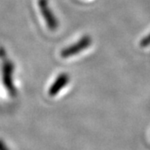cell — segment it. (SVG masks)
<instances>
[{"mask_svg": "<svg viewBox=\"0 0 150 150\" xmlns=\"http://www.w3.org/2000/svg\"><path fill=\"white\" fill-rule=\"evenodd\" d=\"M91 44V37L89 35H84L75 43L64 48L61 51V56L64 59L69 58L71 56H74V55H76V54L83 52L86 48H89Z\"/></svg>", "mask_w": 150, "mask_h": 150, "instance_id": "cell-1", "label": "cell"}, {"mask_svg": "<svg viewBox=\"0 0 150 150\" xmlns=\"http://www.w3.org/2000/svg\"><path fill=\"white\" fill-rule=\"evenodd\" d=\"M38 5L41 9L42 14L47 23L48 28L50 30H55L59 27V22L57 20L56 17L52 12L51 8H49L48 4V0H39Z\"/></svg>", "mask_w": 150, "mask_h": 150, "instance_id": "cell-2", "label": "cell"}, {"mask_svg": "<svg viewBox=\"0 0 150 150\" xmlns=\"http://www.w3.org/2000/svg\"><path fill=\"white\" fill-rule=\"evenodd\" d=\"M69 75L65 73L60 74L58 76V78L55 79L54 83L49 88V91H48L49 95L55 96L56 94H58L69 83Z\"/></svg>", "mask_w": 150, "mask_h": 150, "instance_id": "cell-3", "label": "cell"}, {"mask_svg": "<svg viewBox=\"0 0 150 150\" xmlns=\"http://www.w3.org/2000/svg\"><path fill=\"white\" fill-rule=\"evenodd\" d=\"M140 46L142 48H147L150 46V33L148 34L147 36H145L141 41H140Z\"/></svg>", "mask_w": 150, "mask_h": 150, "instance_id": "cell-4", "label": "cell"}]
</instances>
